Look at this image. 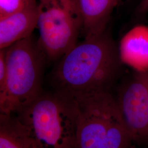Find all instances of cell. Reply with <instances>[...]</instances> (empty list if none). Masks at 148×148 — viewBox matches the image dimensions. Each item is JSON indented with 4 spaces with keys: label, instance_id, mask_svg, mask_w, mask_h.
<instances>
[{
    "label": "cell",
    "instance_id": "6da1fadb",
    "mask_svg": "<svg viewBox=\"0 0 148 148\" xmlns=\"http://www.w3.org/2000/svg\"><path fill=\"white\" fill-rule=\"evenodd\" d=\"M121 63L119 47L107 30L85 38L61 58L52 74L54 90L73 98L111 92Z\"/></svg>",
    "mask_w": 148,
    "mask_h": 148
},
{
    "label": "cell",
    "instance_id": "7a4b0ae2",
    "mask_svg": "<svg viewBox=\"0 0 148 148\" xmlns=\"http://www.w3.org/2000/svg\"><path fill=\"white\" fill-rule=\"evenodd\" d=\"M16 115L37 148H78V109L61 92H43Z\"/></svg>",
    "mask_w": 148,
    "mask_h": 148
},
{
    "label": "cell",
    "instance_id": "3957f363",
    "mask_svg": "<svg viewBox=\"0 0 148 148\" xmlns=\"http://www.w3.org/2000/svg\"><path fill=\"white\" fill-rule=\"evenodd\" d=\"M6 76L0 88V114H16L42 92L45 54L32 36L5 48Z\"/></svg>",
    "mask_w": 148,
    "mask_h": 148
},
{
    "label": "cell",
    "instance_id": "277c9868",
    "mask_svg": "<svg viewBox=\"0 0 148 148\" xmlns=\"http://www.w3.org/2000/svg\"><path fill=\"white\" fill-rule=\"evenodd\" d=\"M73 98L78 109V148H130L131 138L111 92Z\"/></svg>",
    "mask_w": 148,
    "mask_h": 148
},
{
    "label": "cell",
    "instance_id": "5b68a950",
    "mask_svg": "<svg viewBox=\"0 0 148 148\" xmlns=\"http://www.w3.org/2000/svg\"><path fill=\"white\" fill-rule=\"evenodd\" d=\"M38 44L47 59L61 58L77 43L82 18L77 0H37Z\"/></svg>",
    "mask_w": 148,
    "mask_h": 148
},
{
    "label": "cell",
    "instance_id": "8992f818",
    "mask_svg": "<svg viewBox=\"0 0 148 148\" xmlns=\"http://www.w3.org/2000/svg\"><path fill=\"white\" fill-rule=\"evenodd\" d=\"M115 98L132 143L148 144V70H134L119 85Z\"/></svg>",
    "mask_w": 148,
    "mask_h": 148
},
{
    "label": "cell",
    "instance_id": "52a82bcc",
    "mask_svg": "<svg viewBox=\"0 0 148 148\" xmlns=\"http://www.w3.org/2000/svg\"><path fill=\"white\" fill-rule=\"evenodd\" d=\"M37 1L26 8L0 19V49L32 36L37 25Z\"/></svg>",
    "mask_w": 148,
    "mask_h": 148
},
{
    "label": "cell",
    "instance_id": "ba28073f",
    "mask_svg": "<svg viewBox=\"0 0 148 148\" xmlns=\"http://www.w3.org/2000/svg\"><path fill=\"white\" fill-rule=\"evenodd\" d=\"M121 0H77L82 18L85 38L100 35L107 30L115 8Z\"/></svg>",
    "mask_w": 148,
    "mask_h": 148
},
{
    "label": "cell",
    "instance_id": "9c48e42d",
    "mask_svg": "<svg viewBox=\"0 0 148 148\" xmlns=\"http://www.w3.org/2000/svg\"><path fill=\"white\" fill-rule=\"evenodd\" d=\"M119 50L122 63L137 71L148 70V27L131 29L122 37Z\"/></svg>",
    "mask_w": 148,
    "mask_h": 148
},
{
    "label": "cell",
    "instance_id": "30bf717a",
    "mask_svg": "<svg viewBox=\"0 0 148 148\" xmlns=\"http://www.w3.org/2000/svg\"><path fill=\"white\" fill-rule=\"evenodd\" d=\"M0 148H37L14 114H0Z\"/></svg>",
    "mask_w": 148,
    "mask_h": 148
},
{
    "label": "cell",
    "instance_id": "8fae6325",
    "mask_svg": "<svg viewBox=\"0 0 148 148\" xmlns=\"http://www.w3.org/2000/svg\"><path fill=\"white\" fill-rule=\"evenodd\" d=\"M37 0H0V19L19 12Z\"/></svg>",
    "mask_w": 148,
    "mask_h": 148
},
{
    "label": "cell",
    "instance_id": "7c38bea8",
    "mask_svg": "<svg viewBox=\"0 0 148 148\" xmlns=\"http://www.w3.org/2000/svg\"><path fill=\"white\" fill-rule=\"evenodd\" d=\"M148 13V0H140L134 11L135 17L139 20L143 19Z\"/></svg>",
    "mask_w": 148,
    "mask_h": 148
},
{
    "label": "cell",
    "instance_id": "4fadbf2b",
    "mask_svg": "<svg viewBox=\"0 0 148 148\" xmlns=\"http://www.w3.org/2000/svg\"><path fill=\"white\" fill-rule=\"evenodd\" d=\"M130 148H136V147H135L134 145H131V147H130Z\"/></svg>",
    "mask_w": 148,
    "mask_h": 148
}]
</instances>
